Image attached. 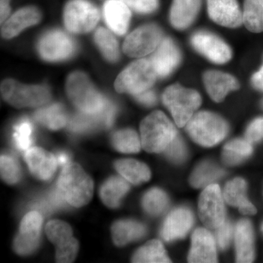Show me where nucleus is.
Wrapping results in <instances>:
<instances>
[{
	"label": "nucleus",
	"instance_id": "nucleus-1",
	"mask_svg": "<svg viewBox=\"0 0 263 263\" xmlns=\"http://www.w3.org/2000/svg\"><path fill=\"white\" fill-rule=\"evenodd\" d=\"M56 188L69 205L80 208L92 197L94 183L79 164L69 163L62 170Z\"/></svg>",
	"mask_w": 263,
	"mask_h": 263
},
{
	"label": "nucleus",
	"instance_id": "nucleus-2",
	"mask_svg": "<svg viewBox=\"0 0 263 263\" xmlns=\"http://www.w3.org/2000/svg\"><path fill=\"white\" fill-rule=\"evenodd\" d=\"M67 92L81 113L94 116L100 120L108 100L97 91L87 76L81 72L71 74L67 79Z\"/></svg>",
	"mask_w": 263,
	"mask_h": 263
},
{
	"label": "nucleus",
	"instance_id": "nucleus-3",
	"mask_svg": "<svg viewBox=\"0 0 263 263\" xmlns=\"http://www.w3.org/2000/svg\"><path fill=\"white\" fill-rule=\"evenodd\" d=\"M141 143L149 153L164 152L177 136V130L162 112H153L141 124Z\"/></svg>",
	"mask_w": 263,
	"mask_h": 263
},
{
	"label": "nucleus",
	"instance_id": "nucleus-4",
	"mask_svg": "<svg viewBox=\"0 0 263 263\" xmlns=\"http://www.w3.org/2000/svg\"><path fill=\"white\" fill-rule=\"evenodd\" d=\"M186 126L192 139L205 147L214 146L220 143L229 130L228 123L222 118L209 111L194 114Z\"/></svg>",
	"mask_w": 263,
	"mask_h": 263
},
{
	"label": "nucleus",
	"instance_id": "nucleus-5",
	"mask_svg": "<svg viewBox=\"0 0 263 263\" xmlns=\"http://www.w3.org/2000/svg\"><path fill=\"white\" fill-rule=\"evenodd\" d=\"M162 100L179 127L186 126L202 103L201 97L195 90L171 85L164 91Z\"/></svg>",
	"mask_w": 263,
	"mask_h": 263
},
{
	"label": "nucleus",
	"instance_id": "nucleus-6",
	"mask_svg": "<svg viewBox=\"0 0 263 263\" xmlns=\"http://www.w3.org/2000/svg\"><path fill=\"white\" fill-rule=\"evenodd\" d=\"M157 76L150 60L141 59L133 62L119 74L115 81L116 90L119 93L141 94L153 86Z\"/></svg>",
	"mask_w": 263,
	"mask_h": 263
},
{
	"label": "nucleus",
	"instance_id": "nucleus-7",
	"mask_svg": "<svg viewBox=\"0 0 263 263\" xmlns=\"http://www.w3.org/2000/svg\"><path fill=\"white\" fill-rule=\"evenodd\" d=\"M1 91L3 98L17 108L41 106L51 98L46 86H25L10 79L3 81Z\"/></svg>",
	"mask_w": 263,
	"mask_h": 263
},
{
	"label": "nucleus",
	"instance_id": "nucleus-8",
	"mask_svg": "<svg viewBox=\"0 0 263 263\" xmlns=\"http://www.w3.org/2000/svg\"><path fill=\"white\" fill-rule=\"evenodd\" d=\"M100 19L96 7L87 0H70L64 10L66 27L74 33H86L92 30Z\"/></svg>",
	"mask_w": 263,
	"mask_h": 263
},
{
	"label": "nucleus",
	"instance_id": "nucleus-9",
	"mask_svg": "<svg viewBox=\"0 0 263 263\" xmlns=\"http://www.w3.org/2000/svg\"><path fill=\"white\" fill-rule=\"evenodd\" d=\"M162 41L160 29L155 24H147L127 36L123 44V51L127 56L141 58L155 51Z\"/></svg>",
	"mask_w": 263,
	"mask_h": 263
},
{
	"label": "nucleus",
	"instance_id": "nucleus-10",
	"mask_svg": "<svg viewBox=\"0 0 263 263\" xmlns=\"http://www.w3.org/2000/svg\"><path fill=\"white\" fill-rule=\"evenodd\" d=\"M48 239L57 247L58 262H72L79 252V242L72 237V228L65 221L51 220L46 227Z\"/></svg>",
	"mask_w": 263,
	"mask_h": 263
},
{
	"label": "nucleus",
	"instance_id": "nucleus-11",
	"mask_svg": "<svg viewBox=\"0 0 263 263\" xmlns=\"http://www.w3.org/2000/svg\"><path fill=\"white\" fill-rule=\"evenodd\" d=\"M199 215L202 222L216 229L226 221V209L220 188L217 184L207 186L199 200Z\"/></svg>",
	"mask_w": 263,
	"mask_h": 263
},
{
	"label": "nucleus",
	"instance_id": "nucleus-12",
	"mask_svg": "<svg viewBox=\"0 0 263 263\" xmlns=\"http://www.w3.org/2000/svg\"><path fill=\"white\" fill-rule=\"evenodd\" d=\"M38 51L46 61H62L73 54L75 44L65 32L60 30L50 31L40 39Z\"/></svg>",
	"mask_w": 263,
	"mask_h": 263
},
{
	"label": "nucleus",
	"instance_id": "nucleus-13",
	"mask_svg": "<svg viewBox=\"0 0 263 263\" xmlns=\"http://www.w3.org/2000/svg\"><path fill=\"white\" fill-rule=\"evenodd\" d=\"M191 44L202 56L216 64H224L232 57L231 49L221 38L212 33L200 31L192 36Z\"/></svg>",
	"mask_w": 263,
	"mask_h": 263
},
{
	"label": "nucleus",
	"instance_id": "nucleus-14",
	"mask_svg": "<svg viewBox=\"0 0 263 263\" xmlns=\"http://www.w3.org/2000/svg\"><path fill=\"white\" fill-rule=\"evenodd\" d=\"M209 17L215 23L228 28L243 24V13L237 0H207Z\"/></svg>",
	"mask_w": 263,
	"mask_h": 263
},
{
	"label": "nucleus",
	"instance_id": "nucleus-15",
	"mask_svg": "<svg viewBox=\"0 0 263 263\" xmlns=\"http://www.w3.org/2000/svg\"><path fill=\"white\" fill-rule=\"evenodd\" d=\"M181 55L179 48L171 38L162 39L151 57L150 62L157 76L167 77L179 66Z\"/></svg>",
	"mask_w": 263,
	"mask_h": 263
},
{
	"label": "nucleus",
	"instance_id": "nucleus-16",
	"mask_svg": "<svg viewBox=\"0 0 263 263\" xmlns=\"http://www.w3.org/2000/svg\"><path fill=\"white\" fill-rule=\"evenodd\" d=\"M193 215L186 208H179L170 213L161 230V236L165 241L179 239L187 234L193 224Z\"/></svg>",
	"mask_w": 263,
	"mask_h": 263
},
{
	"label": "nucleus",
	"instance_id": "nucleus-17",
	"mask_svg": "<svg viewBox=\"0 0 263 263\" xmlns=\"http://www.w3.org/2000/svg\"><path fill=\"white\" fill-rule=\"evenodd\" d=\"M29 171L37 179L47 181L56 171L57 158L47 151L33 147L26 151L24 155Z\"/></svg>",
	"mask_w": 263,
	"mask_h": 263
},
{
	"label": "nucleus",
	"instance_id": "nucleus-18",
	"mask_svg": "<svg viewBox=\"0 0 263 263\" xmlns=\"http://www.w3.org/2000/svg\"><path fill=\"white\" fill-rule=\"evenodd\" d=\"M203 82L209 96L216 103H220L228 93L239 88L235 77L221 71H207L203 76Z\"/></svg>",
	"mask_w": 263,
	"mask_h": 263
},
{
	"label": "nucleus",
	"instance_id": "nucleus-19",
	"mask_svg": "<svg viewBox=\"0 0 263 263\" xmlns=\"http://www.w3.org/2000/svg\"><path fill=\"white\" fill-rule=\"evenodd\" d=\"M190 262H216L215 241L210 232L204 228L195 230L189 254Z\"/></svg>",
	"mask_w": 263,
	"mask_h": 263
},
{
	"label": "nucleus",
	"instance_id": "nucleus-20",
	"mask_svg": "<svg viewBox=\"0 0 263 263\" xmlns=\"http://www.w3.org/2000/svg\"><path fill=\"white\" fill-rule=\"evenodd\" d=\"M105 22L116 34L123 35L127 32L131 18L129 7L121 0H108L104 5Z\"/></svg>",
	"mask_w": 263,
	"mask_h": 263
},
{
	"label": "nucleus",
	"instance_id": "nucleus-21",
	"mask_svg": "<svg viewBox=\"0 0 263 263\" xmlns=\"http://www.w3.org/2000/svg\"><path fill=\"white\" fill-rule=\"evenodd\" d=\"M201 0H174L170 12L173 27L180 30L188 28L196 18Z\"/></svg>",
	"mask_w": 263,
	"mask_h": 263
},
{
	"label": "nucleus",
	"instance_id": "nucleus-22",
	"mask_svg": "<svg viewBox=\"0 0 263 263\" xmlns=\"http://www.w3.org/2000/svg\"><path fill=\"white\" fill-rule=\"evenodd\" d=\"M41 18V13L34 7L22 8L5 22L2 28V35L8 39L15 37L23 29L37 24Z\"/></svg>",
	"mask_w": 263,
	"mask_h": 263
},
{
	"label": "nucleus",
	"instance_id": "nucleus-23",
	"mask_svg": "<svg viewBox=\"0 0 263 263\" xmlns=\"http://www.w3.org/2000/svg\"><path fill=\"white\" fill-rule=\"evenodd\" d=\"M235 242L237 262H252L254 258V232L250 221L243 219L237 224Z\"/></svg>",
	"mask_w": 263,
	"mask_h": 263
},
{
	"label": "nucleus",
	"instance_id": "nucleus-24",
	"mask_svg": "<svg viewBox=\"0 0 263 263\" xmlns=\"http://www.w3.org/2000/svg\"><path fill=\"white\" fill-rule=\"evenodd\" d=\"M224 200L230 205L238 207L239 212L247 215H254L257 209L247 198V183L240 178L227 183L223 193Z\"/></svg>",
	"mask_w": 263,
	"mask_h": 263
},
{
	"label": "nucleus",
	"instance_id": "nucleus-25",
	"mask_svg": "<svg viewBox=\"0 0 263 263\" xmlns=\"http://www.w3.org/2000/svg\"><path fill=\"white\" fill-rule=\"evenodd\" d=\"M112 236L114 243L123 247L130 242L141 239L146 233V227L134 220H119L112 226Z\"/></svg>",
	"mask_w": 263,
	"mask_h": 263
},
{
	"label": "nucleus",
	"instance_id": "nucleus-26",
	"mask_svg": "<svg viewBox=\"0 0 263 263\" xmlns=\"http://www.w3.org/2000/svg\"><path fill=\"white\" fill-rule=\"evenodd\" d=\"M125 180L113 176L102 185L100 197L107 206L113 209L119 206L122 199L129 190V184Z\"/></svg>",
	"mask_w": 263,
	"mask_h": 263
},
{
	"label": "nucleus",
	"instance_id": "nucleus-27",
	"mask_svg": "<svg viewBox=\"0 0 263 263\" xmlns=\"http://www.w3.org/2000/svg\"><path fill=\"white\" fill-rule=\"evenodd\" d=\"M115 168L124 179L133 184L146 182L151 178L150 170L143 162L132 159H124L115 162Z\"/></svg>",
	"mask_w": 263,
	"mask_h": 263
},
{
	"label": "nucleus",
	"instance_id": "nucleus-28",
	"mask_svg": "<svg viewBox=\"0 0 263 263\" xmlns=\"http://www.w3.org/2000/svg\"><path fill=\"white\" fill-rule=\"evenodd\" d=\"M34 118L40 124L52 130L61 129L68 122L65 108L59 103L39 109L34 113Z\"/></svg>",
	"mask_w": 263,
	"mask_h": 263
},
{
	"label": "nucleus",
	"instance_id": "nucleus-29",
	"mask_svg": "<svg viewBox=\"0 0 263 263\" xmlns=\"http://www.w3.org/2000/svg\"><path fill=\"white\" fill-rule=\"evenodd\" d=\"M243 23L250 32H263V0H245Z\"/></svg>",
	"mask_w": 263,
	"mask_h": 263
},
{
	"label": "nucleus",
	"instance_id": "nucleus-30",
	"mask_svg": "<svg viewBox=\"0 0 263 263\" xmlns=\"http://www.w3.org/2000/svg\"><path fill=\"white\" fill-rule=\"evenodd\" d=\"M133 262H171L163 245L160 240H152L137 251Z\"/></svg>",
	"mask_w": 263,
	"mask_h": 263
},
{
	"label": "nucleus",
	"instance_id": "nucleus-31",
	"mask_svg": "<svg viewBox=\"0 0 263 263\" xmlns=\"http://www.w3.org/2000/svg\"><path fill=\"white\" fill-rule=\"evenodd\" d=\"M252 145L247 140H233L224 146L222 153L223 160L228 165H235L243 162L252 155Z\"/></svg>",
	"mask_w": 263,
	"mask_h": 263
},
{
	"label": "nucleus",
	"instance_id": "nucleus-32",
	"mask_svg": "<svg viewBox=\"0 0 263 263\" xmlns=\"http://www.w3.org/2000/svg\"><path fill=\"white\" fill-rule=\"evenodd\" d=\"M224 171L211 162L201 163L192 174L190 182L195 188L206 187L216 180L222 177Z\"/></svg>",
	"mask_w": 263,
	"mask_h": 263
},
{
	"label": "nucleus",
	"instance_id": "nucleus-33",
	"mask_svg": "<svg viewBox=\"0 0 263 263\" xmlns=\"http://www.w3.org/2000/svg\"><path fill=\"white\" fill-rule=\"evenodd\" d=\"M111 143L115 149L125 154L138 153L141 150V141L136 132L124 129L114 133Z\"/></svg>",
	"mask_w": 263,
	"mask_h": 263
},
{
	"label": "nucleus",
	"instance_id": "nucleus-34",
	"mask_svg": "<svg viewBox=\"0 0 263 263\" xmlns=\"http://www.w3.org/2000/svg\"><path fill=\"white\" fill-rule=\"evenodd\" d=\"M34 127L28 118H22L13 126V142L16 149L27 151L33 143Z\"/></svg>",
	"mask_w": 263,
	"mask_h": 263
},
{
	"label": "nucleus",
	"instance_id": "nucleus-35",
	"mask_svg": "<svg viewBox=\"0 0 263 263\" xmlns=\"http://www.w3.org/2000/svg\"><path fill=\"white\" fill-rule=\"evenodd\" d=\"M143 209L152 216H158L167 209L169 199L166 193L160 189L154 188L145 194L142 200Z\"/></svg>",
	"mask_w": 263,
	"mask_h": 263
},
{
	"label": "nucleus",
	"instance_id": "nucleus-36",
	"mask_svg": "<svg viewBox=\"0 0 263 263\" xmlns=\"http://www.w3.org/2000/svg\"><path fill=\"white\" fill-rule=\"evenodd\" d=\"M95 41L107 60L117 61L119 56V47L117 40L111 33L102 27L99 28L95 32Z\"/></svg>",
	"mask_w": 263,
	"mask_h": 263
},
{
	"label": "nucleus",
	"instance_id": "nucleus-37",
	"mask_svg": "<svg viewBox=\"0 0 263 263\" xmlns=\"http://www.w3.org/2000/svg\"><path fill=\"white\" fill-rule=\"evenodd\" d=\"M43 216L37 211L26 214L21 222L18 234L27 238L40 239L43 226Z\"/></svg>",
	"mask_w": 263,
	"mask_h": 263
},
{
	"label": "nucleus",
	"instance_id": "nucleus-38",
	"mask_svg": "<svg viewBox=\"0 0 263 263\" xmlns=\"http://www.w3.org/2000/svg\"><path fill=\"white\" fill-rule=\"evenodd\" d=\"M1 176L9 184H15L22 179V167L13 155L4 154L1 156Z\"/></svg>",
	"mask_w": 263,
	"mask_h": 263
},
{
	"label": "nucleus",
	"instance_id": "nucleus-39",
	"mask_svg": "<svg viewBox=\"0 0 263 263\" xmlns=\"http://www.w3.org/2000/svg\"><path fill=\"white\" fill-rule=\"evenodd\" d=\"M100 123L98 117L81 113L71 118L68 127L72 133L84 134L94 129Z\"/></svg>",
	"mask_w": 263,
	"mask_h": 263
},
{
	"label": "nucleus",
	"instance_id": "nucleus-40",
	"mask_svg": "<svg viewBox=\"0 0 263 263\" xmlns=\"http://www.w3.org/2000/svg\"><path fill=\"white\" fill-rule=\"evenodd\" d=\"M40 239H33L18 234L14 240V249L20 255H29L32 254L39 247Z\"/></svg>",
	"mask_w": 263,
	"mask_h": 263
},
{
	"label": "nucleus",
	"instance_id": "nucleus-41",
	"mask_svg": "<svg viewBox=\"0 0 263 263\" xmlns=\"http://www.w3.org/2000/svg\"><path fill=\"white\" fill-rule=\"evenodd\" d=\"M137 13L148 14L158 8L159 0H121Z\"/></svg>",
	"mask_w": 263,
	"mask_h": 263
},
{
	"label": "nucleus",
	"instance_id": "nucleus-42",
	"mask_svg": "<svg viewBox=\"0 0 263 263\" xmlns=\"http://www.w3.org/2000/svg\"><path fill=\"white\" fill-rule=\"evenodd\" d=\"M164 152L170 160L176 162H181L184 160L186 154L184 143L182 139L178 136L171 142Z\"/></svg>",
	"mask_w": 263,
	"mask_h": 263
},
{
	"label": "nucleus",
	"instance_id": "nucleus-43",
	"mask_svg": "<svg viewBox=\"0 0 263 263\" xmlns=\"http://www.w3.org/2000/svg\"><path fill=\"white\" fill-rule=\"evenodd\" d=\"M246 140L257 143L263 140V117L257 118L250 123L246 131Z\"/></svg>",
	"mask_w": 263,
	"mask_h": 263
},
{
	"label": "nucleus",
	"instance_id": "nucleus-44",
	"mask_svg": "<svg viewBox=\"0 0 263 263\" xmlns=\"http://www.w3.org/2000/svg\"><path fill=\"white\" fill-rule=\"evenodd\" d=\"M233 226L230 221H224L219 228H216V239L219 248H228L233 236Z\"/></svg>",
	"mask_w": 263,
	"mask_h": 263
},
{
	"label": "nucleus",
	"instance_id": "nucleus-45",
	"mask_svg": "<svg viewBox=\"0 0 263 263\" xmlns=\"http://www.w3.org/2000/svg\"><path fill=\"white\" fill-rule=\"evenodd\" d=\"M116 114H117V108L113 103L108 101L106 108L100 116V124H103L104 127L107 128L111 127L113 125L114 119H115Z\"/></svg>",
	"mask_w": 263,
	"mask_h": 263
},
{
	"label": "nucleus",
	"instance_id": "nucleus-46",
	"mask_svg": "<svg viewBox=\"0 0 263 263\" xmlns=\"http://www.w3.org/2000/svg\"><path fill=\"white\" fill-rule=\"evenodd\" d=\"M135 97L139 103L143 104L146 106H152V105H155L157 102V96H156L155 93L150 91L149 89L143 91L141 94L135 95Z\"/></svg>",
	"mask_w": 263,
	"mask_h": 263
},
{
	"label": "nucleus",
	"instance_id": "nucleus-47",
	"mask_svg": "<svg viewBox=\"0 0 263 263\" xmlns=\"http://www.w3.org/2000/svg\"><path fill=\"white\" fill-rule=\"evenodd\" d=\"M251 82L256 89L263 91V63L259 70L252 76Z\"/></svg>",
	"mask_w": 263,
	"mask_h": 263
},
{
	"label": "nucleus",
	"instance_id": "nucleus-48",
	"mask_svg": "<svg viewBox=\"0 0 263 263\" xmlns=\"http://www.w3.org/2000/svg\"><path fill=\"white\" fill-rule=\"evenodd\" d=\"M10 0H0V10H1V23L5 22L10 13Z\"/></svg>",
	"mask_w": 263,
	"mask_h": 263
},
{
	"label": "nucleus",
	"instance_id": "nucleus-49",
	"mask_svg": "<svg viewBox=\"0 0 263 263\" xmlns=\"http://www.w3.org/2000/svg\"><path fill=\"white\" fill-rule=\"evenodd\" d=\"M57 162L60 166H66L70 163V155L65 152H60L57 154Z\"/></svg>",
	"mask_w": 263,
	"mask_h": 263
},
{
	"label": "nucleus",
	"instance_id": "nucleus-50",
	"mask_svg": "<svg viewBox=\"0 0 263 263\" xmlns=\"http://www.w3.org/2000/svg\"><path fill=\"white\" fill-rule=\"evenodd\" d=\"M261 105H262V108L263 109V100H262V103H261Z\"/></svg>",
	"mask_w": 263,
	"mask_h": 263
},
{
	"label": "nucleus",
	"instance_id": "nucleus-51",
	"mask_svg": "<svg viewBox=\"0 0 263 263\" xmlns=\"http://www.w3.org/2000/svg\"><path fill=\"white\" fill-rule=\"evenodd\" d=\"M262 233H263V224H262Z\"/></svg>",
	"mask_w": 263,
	"mask_h": 263
}]
</instances>
